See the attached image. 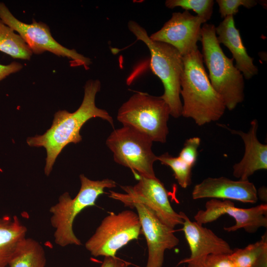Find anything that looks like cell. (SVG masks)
<instances>
[{"mask_svg":"<svg viewBox=\"0 0 267 267\" xmlns=\"http://www.w3.org/2000/svg\"><path fill=\"white\" fill-rule=\"evenodd\" d=\"M205 207V210L198 211L194 217L195 221L201 225L214 222L226 214L235 221L234 225L224 227L227 232L243 229L247 233H255L261 227H267V203L241 208L236 207L231 200L211 199Z\"/></svg>","mask_w":267,"mask_h":267,"instance_id":"11","label":"cell"},{"mask_svg":"<svg viewBox=\"0 0 267 267\" xmlns=\"http://www.w3.org/2000/svg\"><path fill=\"white\" fill-rule=\"evenodd\" d=\"M22 68V64L17 62H12L8 65L0 64V81L8 76L19 72Z\"/></svg>","mask_w":267,"mask_h":267,"instance_id":"27","label":"cell"},{"mask_svg":"<svg viewBox=\"0 0 267 267\" xmlns=\"http://www.w3.org/2000/svg\"><path fill=\"white\" fill-rule=\"evenodd\" d=\"M139 218L141 233L148 248L146 267H162L165 252L178 245L179 240L175 230L163 223L146 206L135 203L133 205Z\"/></svg>","mask_w":267,"mask_h":267,"instance_id":"13","label":"cell"},{"mask_svg":"<svg viewBox=\"0 0 267 267\" xmlns=\"http://www.w3.org/2000/svg\"><path fill=\"white\" fill-rule=\"evenodd\" d=\"M141 233L137 213L132 210L112 212L103 219L85 247L94 257H115L120 249L138 239Z\"/></svg>","mask_w":267,"mask_h":267,"instance_id":"8","label":"cell"},{"mask_svg":"<svg viewBox=\"0 0 267 267\" xmlns=\"http://www.w3.org/2000/svg\"><path fill=\"white\" fill-rule=\"evenodd\" d=\"M128 27L136 39L142 41L148 47L151 56V70L164 86V92L160 97L168 105L171 116L179 118L181 116L182 109L180 93L183 56L173 46L151 40L146 30L136 22L130 21Z\"/></svg>","mask_w":267,"mask_h":267,"instance_id":"4","label":"cell"},{"mask_svg":"<svg viewBox=\"0 0 267 267\" xmlns=\"http://www.w3.org/2000/svg\"><path fill=\"white\" fill-rule=\"evenodd\" d=\"M216 2L219 6L221 16L224 18L227 16L236 14L241 6L251 8L256 6L258 3L255 0H217Z\"/></svg>","mask_w":267,"mask_h":267,"instance_id":"24","label":"cell"},{"mask_svg":"<svg viewBox=\"0 0 267 267\" xmlns=\"http://www.w3.org/2000/svg\"><path fill=\"white\" fill-rule=\"evenodd\" d=\"M179 214L183 220L182 230L190 250L189 257L181 260L178 265H195L210 255L229 254L233 249L224 239L212 230L192 221L183 212Z\"/></svg>","mask_w":267,"mask_h":267,"instance_id":"14","label":"cell"},{"mask_svg":"<svg viewBox=\"0 0 267 267\" xmlns=\"http://www.w3.org/2000/svg\"><path fill=\"white\" fill-rule=\"evenodd\" d=\"M229 257L235 267H267V233L243 248L233 249Z\"/></svg>","mask_w":267,"mask_h":267,"instance_id":"19","label":"cell"},{"mask_svg":"<svg viewBox=\"0 0 267 267\" xmlns=\"http://www.w3.org/2000/svg\"><path fill=\"white\" fill-rule=\"evenodd\" d=\"M100 267H128V265L116 257H104Z\"/></svg>","mask_w":267,"mask_h":267,"instance_id":"28","label":"cell"},{"mask_svg":"<svg viewBox=\"0 0 267 267\" xmlns=\"http://www.w3.org/2000/svg\"><path fill=\"white\" fill-rule=\"evenodd\" d=\"M200 142V138L197 136L186 139L179 154L178 157L191 168L197 161L198 148Z\"/></svg>","mask_w":267,"mask_h":267,"instance_id":"25","label":"cell"},{"mask_svg":"<svg viewBox=\"0 0 267 267\" xmlns=\"http://www.w3.org/2000/svg\"><path fill=\"white\" fill-rule=\"evenodd\" d=\"M218 125L232 134L239 135L244 144L245 152L242 159L233 166L232 174L234 177L241 180H249L248 178L256 171L267 169V145L261 143L257 138V120L251 122L247 133L229 129L224 125Z\"/></svg>","mask_w":267,"mask_h":267,"instance_id":"16","label":"cell"},{"mask_svg":"<svg viewBox=\"0 0 267 267\" xmlns=\"http://www.w3.org/2000/svg\"><path fill=\"white\" fill-rule=\"evenodd\" d=\"M214 3L213 0H167L165 2L169 8L180 7L185 10H192L206 22L212 16Z\"/></svg>","mask_w":267,"mask_h":267,"instance_id":"23","label":"cell"},{"mask_svg":"<svg viewBox=\"0 0 267 267\" xmlns=\"http://www.w3.org/2000/svg\"><path fill=\"white\" fill-rule=\"evenodd\" d=\"M80 179L81 187L77 195L72 198L68 192H64L49 210L50 223L55 229L54 241L61 247L82 245L73 231L76 217L86 208L94 206L98 197L105 193L104 189L116 186V182L109 178L93 180L81 174Z\"/></svg>","mask_w":267,"mask_h":267,"instance_id":"5","label":"cell"},{"mask_svg":"<svg viewBox=\"0 0 267 267\" xmlns=\"http://www.w3.org/2000/svg\"><path fill=\"white\" fill-rule=\"evenodd\" d=\"M217 39L230 51L235 60V67L249 80L258 73V69L253 63L244 46L239 31L235 25L233 15L225 17L219 26L216 27Z\"/></svg>","mask_w":267,"mask_h":267,"instance_id":"17","label":"cell"},{"mask_svg":"<svg viewBox=\"0 0 267 267\" xmlns=\"http://www.w3.org/2000/svg\"><path fill=\"white\" fill-rule=\"evenodd\" d=\"M194 200L212 198L256 203L257 189L249 180H234L226 177L207 178L196 184L192 191Z\"/></svg>","mask_w":267,"mask_h":267,"instance_id":"15","label":"cell"},{"mask_svg":"<svg viewBox=\"0 0 267 267\" xmlns=\"http://www.w3.org/2000/svg\"><path fill=\"white\" fill-rule=\"evenodd\" d=\"M229 254L210 255L198 263L188 267H235Z\"/></svg>","mask_w":267,"mask_h":267,"instance_id":"26","label":"cell"},{"mask_svg":"<svg viewBox=\"0 0 267 267\" xmlns=\"http://www.w3.org/2000/svg\"><path fill=\"white\" fill-rule=\"evenodd\" d=\"M44 250L36 240L26 238L10 262L9 267H44L46 264Z\"/></svg>","mask_w":267,"mask_h":267,"instance_id":"20","label":"cell"},{"mask_svg":"<svg viewBox=\"0 0 267 267\" xmlns=\"http://www.w3.org/2000/svg\"><path fill=\"white\" fill-rule=\"evenodd\" d=\"M0 19L22 37L33 53L40 54L49 51L58 56L66 57L74 65L83 66L86 69L91 63L90 58L57 42L45 23L35 19L31 24L24 23L17 19L2 2H0Z\"/></svg>","mask_w":267,"mask_h":267,"instance_id":"10","label":"cell"},{"mask_svg":"<svg viewBox=\"0 0 267 267\" xmlns=\"http://www.w3.org/2000/svg\"><path fill=\"white\" fill-rule=\"evenodd\" d=\"M137 178L138 181L134 186H121L124 193L109 190V197L131 208L135 203L143 204L151 209L160 221L172 228L182 225L183 220L172 207L164 184L156 177L138 176Z\"/></svg>","mask_w":267,"mask_h":267,"instance_id":"9","label":"cell"},{"mask_svg":"<svg viewBox=\"0 0 267 267\" xmlns=\"http://www.w3.org/2000/svg\"><path fill=\"white\" fill-rule=\"evenodd\" d=\"M0 51L13 58L30 60L33 54L22 37L0 19Z\"/></svg>","mask_w":267,"mask_h":267,"instance_id":"21","label":"cell"},{"mask_svg":"<svg viewBox=\"0 0 267 267\" xmlns=\"http://www.w3.org/2000/svg\"><path fill=\"white\" fill-rule=\"evenodd\" d=\"M101 89L98 80H89L84 86V95L78 109L73 113L59 110L54 115L50 128L43 134L36 135L27 139L30 146L43 147L46 151L44 173L49 176L59 154L70 143H78L82 141L80 134L84 125L89 119L99 118L108 122L112 127L114 121L105 110L98 108L95 104L96 94Z\"/></svg>","mask_w":267,"mask_h":267,"instance_id":"1","label":"cell"},{"mask_svg":"<svg viewBox=\"0 0 267 267\" xmlns=\"http://www.w3.org/2000/svg\"><path fill=\"white\" fill-rule=\"evenodd\" d=\"M202 56L214 89L222 97L226 108L233 110L244 99V81L233 58L227 57L217 39L216 26L204 23L201 28Z\"/></svg>","mask_w":267,"mask_h":267,"instance_id":"3","label":"cell"},{"mask_svg":"<svg viewBox=\"0 0 267 267\" xmlns=\"http://www.w3.org/2000/svg\"><path fill=\"white\" fill-rule=\"evenodd\" d=\"M206 22L187 10L174 12L163 27L149 38L173 46L183 56L198 48L197 43L201 41L202 24Z\"/></svg>","mask_w":267,"mask_h":267,"instance_id":"12","label":"cell"},{"mask_svg":"<svg viewBox=\"0 0 267 267\" xmlns=\"http://www.w3.org/2000/svg\"><path fill=\"white\" fill-rule=\"evenodd\" d=\"M180 79L182 115L199 126L219 120L226 108L222 97L212 87L198 48L183 56Z\"/></svg>","mask_w":267,"mask_h":267,"instance_id":"2","label":"cell"},{"mask_svg":"<svg viewBox=\"0 0 267 267\" xmlns=\"http://www.w3.org/2000/svg\"><path fill=\"white\" fill-rule=\"evenodd\" d=\"M157 160L162 165L171 168L175 179L181 187L186 188L190 185L192 168L178 156L174 157L168 153H165L157 156Z\"/></svg>","mask_w":267,"mask_h":267,"instance_id":"22","label":"cell"},{"mask_svg":"<svg viewBox=\"0 0 267 267\" xmlns=\"http://www.w3.org/2000/svg\"><path fill=\"white\" fill-rule=\"evenodd\" d=\"M257 195L258 198L267 202V188L263 186L257 190Z\"/></svg>","mask_w":267,"mask_h":267,"instance_id":"29","label":"cell"},{"mask_svg":"<svg viewBox=\"0 0 267 267\" xmlns=\"http://www.w3.org/2000/svg\"><path fill=\"white\" fill-rule=\"evenodd\" d=\"M152 143L145 135L127 126L114 130L106 140L115 162L130 169L136 178L156 177L153 165L157 156L152 150Z\"/></svg>","mask_w":267,"mask_h":267,"instance_id":"7","label":"cell"},{"mask_svg":"<svg viewBox=\"0 0 267 267\" xmlns=\"http://www.w3.org/2000/svg\"><path fill=\"white\" fill-rule=\"evenodd\" d=\"M170 115L168 105L160 96L137 91L119 108L117 119L123 126L143 134L153 142L165 143Z\"/></svg>","mask_w":267,"mask_h":267,"instance_id":"6","label":"cell"},{"mask_svg":"<svg viewBox=\"0 0 267 267\" xmlns=\"http://www.w3.org/2000/svg\"><path fill=\"white\" fill-rule=\"evenodd\" d=\"M26 227L16 216L0 217V267H6L26 238Z\"/></svg>","mask_w":267,"mask_h":267,"instance_id":"18","label":"cell"}]
</instances>
